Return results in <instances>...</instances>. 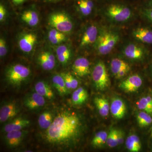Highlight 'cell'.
Listing matches in <instances>:
<instances>
[{"label": "cell", "mask_w": 152, "mask_h": 152, "mask_svg": "<svg viewBox=\"0 0 152 152\" xmlns=\"http://www.w3.org/2000/svg\"><path fill=\"white\" fill-rule=\"evenodd\" d=\"M142 80L138 75H132L123 81L119 86L120 88L126 93L134 92L140 88Z\"/></svg>", "instance_id": "cell-13"}, {"label": "cell", "mask_w": 152, "mask_h": 152, "mask_svg": "<svg viewBox=\"0 0 152 152\" xmlns=\"http://www.w3.org/2000/svg\"><path fill=\"white\" fill-rule=\"evenodd\" d=\"M52 83L53 86L61 96H64L69 93L66 87L64 78L61 74H56L52 77Z\"/></svg>", "instance_id": "cell-24"}, {"label": "cell", "mask_w": 152, "mask_h": 152, "mask_svg": "<svg viewBox=\"0 0 152 152\" xmlns=\"http://www.w3.org/2000/svg\"><path fill=\"white\" fill-rule=\"evenodd\" d=\"M72 70L79 77H83L88 75L90 72L88 60L85 57H79L74 62Z\"/></svg>", "instance_id": "cell-19"}, {"label": "cell", "mask_w": 152, "mask_h": 152, "mask_svg": "<svg viewBox=\"0 0 152 152\" xmlns=\"http://www.w3.org/2000/svg\"><path fill=\"white\" fill-rule=\"evenodd\" d=\"M48 22L51 27L66 34H71L74 28L72 19L65 11L59 10L50 13Z\"/></svg>", "instance_id": "cell-4"}, {"label": "cell", "mask_w": 152, "mask_h": 152, "mask_svg": "<svg viewBox=\"0 0 152 152\" xmlns=\"http://www.w3.org/2000/svg\"><path fill=\"white\" fill-rule=\"evenodd\" d=\"M99 34V30L96 25L92 24L88 26L82 35L80 48L83 49L95 45Z\"/></svg>", "instance_id": "cell-10"}, {"label": "cell", "mask_w": 152, "mask_h": 152, "mask_svg": "<svg viewBox=\"0 0 152 152\" xmlns=\"http://www.w3.org/2000/svg\"><path fill=\"white\" fill-rule=\"evenodd\" d=\"M110 110L115 118L121 119L124 116L126 111V104L119 98H114L112 99Z\"/></svg>", "instance_id": "cell-20"}, {"label": "cell", "mask_w": 152, "mask_h": 152, "mask_svg": "<svg viewBox=\"0 0 152 152\" xmlns=\"http://www.w3.org/2000/svg\"><path fill=\"white\" fill-rule=\"evenodd\" d=\"M104 12L109 20L115 23L128 21L133 15V11L131 7L122 2L106 3L104 7Z\"/></svg>", "instance_id": "cell-3"}, {"label": "cell", "mask_w": 152, "mask_h": 152, "mask_svg": "<svg viewBox=\"0 0 152 152\" xmlns=\"http://www.w3.org/2000/svg\"><path fill=\"white\" fill-rule=\"evenodd\" d=\"M7 2L6 0H1L0 3V22L4 23L6 20L8 12Z\"/></svg>", "instance_id": "cell-35"}, {"label": "cell", "mask_w": 152, "mask_h": 152, "mask_svg": "<svg viewBox=\"0 0 152 152\" xmlns=\"http://www.w3.org/2000/svg\"><path fill=\"white\" fill-rule=\"evenodd\" d=\"M37 41V35L32 31L22 32L19 34L17 39L19 49L26 54H30L34 51Z\"/></svg>", "instance_id": "cell-7"}, {"label": "cell", "mask_w": 152, "mask_h": 152, "mask_svg": "<svg viewBox=\"0 0 152 152\" xmlns=\"http://www.w3.org/2000/svg\"><path fill=\"white\" fill-rule=\"evenodd\" d=\"M55 116L51 111H46L40 115L38 118V124L41 129L47 130L53 121Z\"/></svg>", "instance_id": "cell-28"}, {"label": "cell", "mask_w": 152, "mask_h": 152, "mask_svg": "<svg viewBox=\"0 0 152 152\" xmlns=\"http://www.w3.org/2000/svg\"><path fill=\"white\" fill-rule=\"evenodd\" d=\"M132 36L137 40L144 43L152 44V31L145 28H139L134 30Z\"/></svg>", "instance_id": "cell-23"}, {"label": "cell", "mask_w": 152, "mask_h": 152, "mask_svg": "<svg viewBox=\"0 0 152 152\" xmlns=\"http://www.w3.org/2000/svg\"><path fill=\"white\" fill-rule=\"evenodd\" d=\"M126 147L129 151L138 152L141 149V143L140 138L135 134H131L126 140Z\"/></svg>", "instance_id": "cell-29"}, {"label": "cell", "mask_w": 152, "mask_h": 152, "mask_svg": "<svg viewBox=\"0 0 152 152\" xmlns=\"http://www.w3.org/2000/svg\"><path fill=\"white\" fill-rule=\"evenodd\" d=\"M88 94L86 90L82 87L76 89L72 96V102L75 105H80L84 103L88 99Z\"/></svg>", "instance_id": "cell-26"}, {"label": "cell", "mask_w": 152, "mask_h": 152, "mask_svg": "<svg viewBox=\"0 0 152 152\" xmlns=\"http://www.w3.org/2000/svg\"><path fill=\"white\" fill-rule=\"evenodd\" d=\"M42 4H53L63 2L64 1H68L69 0H38Z\"/></svg>", "instance_id": "cell-37"}, {"label": "cell", "mask_w": 152, "mask_h": 152, "mask_svg": "<svg viewBox=\"0 0 152 152\" xmlns=\"http://www.w3.org/2000/svg\"><path fill=\"white\" fill-rule=\"evenodd\" d=\"M94 103L101 116L105 117L108 115L110 106L107 99L101 97H96L94 99Z\"/></svg>", "instance_id": "cell-25"}, {"label": "cell", "mask_w": 152, "mask_h": 152, "mask_svg": "<svg viewBox=\"0 0 152 152\" xmlns=\"http://www.w3.org/2000/svg\"><path fill=\"white\" fill-rule=\"evenodd\" d=\"M30 124L29 120L26 118L23 117L15 118L4 125L2 132L6 134L12 131L21 130L28 127Z\"/></svg>", "instance_id": "cell-16"}, {"label": "cell", "mask_w": 152, "mask_h": 152, "mask_svg": "<svg viewBox=\"0 0 152 152\" xmlns=\"http://www.w3.org/2000/svg\"><path fill=\"white\" fill-rule=\"evenodd\" d=\"M92 79L96 89L103 91L109 88L110 84V78L105 65L102 61H99L93 68Z\"/></svg>", "instance_id": "cell-6"}, {"label": "cell", "mask_w": 152, "mask_h": 152, "mask_svg": "<svg viewBox=\"0 0 152 152\" xmlns=\"http://www.w3.org/2000/svg\"><path fill=\"white\" fill-rule=\"evenodd\" d=\"M61 75L64 78L66 86L68 91L76 89L78 86V81L69 73H62Z\"/></svg>", "instance_id": "cell-31"}, {"label": "cell", "mask_w": 152, "mask_h": 152, "mask_svg": "<svg viewBox=\"0 0 152 152\" xmlns=\"http://www.w3.org/2000/svg\"><path fill=\"white\" fill-rule=\"evenodd\" d=\"M45 98L37 92L28 95L24 100L25 107L31 110H36L42 108L46 104Z\"/></svg>", "instance_id": "cell-14"}, {"label": "cell", "mask_w": 152, "mask_h": 152, "mask_svg": "<svg viewBox=\"0 0 152 152\" xmlns=\"http://www.w3.org/2000/svg\"><path fill=\"white\" fill-rule=\"evenodd\" d=\"M73 5L76 10L83 16L90 15L94 10L95 0H72Z\"/></svg>", "instance_id": "cell-15"}, {"label": "cell", "mask_w": 152, "mask_h": 152, "mask_svg": "<svg viewBox=\"0 0 152 152\" xmlns=\"http://www.w3.org/2000/svg\"><path fill=\"white\" fill-rule=\"evenodd\" d=\"M8 53V47L5 38L1 37L0 38V57L3 58Z\"/></svg>", "instance_id": "cell-36"}, {"label": "cell", "mask_w": 152, "mask_h": 152, "mask_svg": "<svg viewBox=\"0 0 152 152\" xmlns=\"http://www.w3.org/2000/svg\"><path fill=\"white\" fill-rule=\"evenodd\" d=\"M66 35L56 29L51 28L48 32V40L53 45L57 46L66 42L67 40Z\"/></svg>", "instance_id": "cell-22"}, {"label": "cell", "mask_w": 152, "mask_h": 152, "mask_svg": "<svg viewBox=\"0 0 152 152\" xmlns=\"http://www.w3.org/2000/svg\"><path fill=\"white\" fill-rule=\"evenodd\" d=\"M129 71V70H124L121 71L115 76V77L118 79L122 78L128 74Z\"/></svg>", "instance_id": "cell-41"}, {"label": "cell", "mask_w": 152, "mask_h": 152, "mask_svg": "<svg viewBox=\"0 0 152 152\" xmlns=\"http://www.w3.org/2000/svg\"><path fill=\"white\" fill-rule=\"evenodd\" d=\"M117 138H118V145H122L124 142V134L121 129H117Z\"/></svg>", "instance_id": "cell-38"}, {"label": "cell", "mask_w": 152, "mask_h": 152, "mask_svg": "<svg viewBox=\"0 0 152 152\" xmlns=\"http://www.w3.org/2000/svg\"><path fill=\"white\" fill-rule=\"evenodd\" d=\"M21 108L18 103L15 101L5 102L0 109L1 124L8 122L15 118L20 113Z\"/></svg>", "instance_id": "cell-8"}, {"label": "cell", "mask_w": 152, "mask_h": 152, "mask_svg": "<svg viewBox=\"0 0 152 152\" xmlns=\"http://www.w3.org/2000/svg\"><path fill=\"white\" fill-rule=\"evenodd\" d=\"M29 0H9L12 4L15 7H20Z\"/></svg>", "instance_id": "cell-39"}, {"label": "cell", "mask_w": 152, "mask_h": 152, "mask_svg": "<svg viewBox=\"0 0 152 152\" xmlns=\"http://www.w3.org/2000/svg\"><path fill=\"white\" fill-rule=\"evenodd\" d=\"M123 53L126 58L134 61L141 59L144 54L142 48L134 43L126 44L123 48Z\"/></svg>", "instance_id": "cell-18"}, {"label": "cell", "mask_w": 152, "mask_h": 152, "mask_svg": "<svg viewBox=\"0 0 152 152\" xmlns=\"http://www.w3.org/2000/svg\"><path fill=\"white\" fill-rule=\"evenodd\" d=\"M37 62L44 70H52L56 66V57L51 51L49 50H44L38 54L37 57Z\"/></svg>", "instance_id": "cell-12"}, {"label": "cell", "mask_w": 152, "mask_h": 152, "mask_svg": "<svg viewBox=\"0 0 152 152\" xmlns=\"http://www.w3.org/2000/svg\"><path fill=\"white\" fill-rule=\"evenodd\" d=\"M139 110L152 115V98L150 96L142 98L137 103Z\"/></svg>", "instance_id": "cell-30"}, {"label": "cell", "mask_w": 152, "mask_h": 152, "mask_svg": "<svg viewBox=\"0 0 152 152\" xmlns=\"http://www.w3.org/2000/svg\"><path fill=\"white\" fill-rule=\"evenodd\" d=\"M107 144L111 148H115L118 145L117 129H112L108 134Z\"/></svg>", "instance_id": "cell-34"}, {"label": "cell", "mask_w": 152, "mask_h": 152, "mask_svg": "<svg viewBox=\"0 0 152 152\" xmlns=\"http://www.w3.org/2000/svg\"><path fill=\"white\" fill-rule=\"evenodd\" d=\"M31 73V69L27 66L19 63L14 64L6 69L5 80L9 86L19 88L28 81Z\"/></svg>", "instance_id": "cell-2"}, {"label": "cell", "mask_w": 152, "mask_h": 152, "mask_svg": "<svg viewBox=\"0 0 152 152\" xmlns=\"http://www.w3.org/2000/svg\"><path fill=\"white\" fill-rule=\"evenodd\" d=\"M37 5L35 3L28 6L21 13L20 18L23 23L31 27H35L40 22V17Z\"/></svg>", "instance_id": "cell-9"}, {"label": "cell", "mask_w": 152, "mask_h": 152, "mask_svg": "<svg viewBox=\"0 0 152 152\" xmlns=\"http://www.w3.org/2000/svg\"><path fill=\"white\" fill-rule=\"evenodd\" d=\"M95 1H99V0H95Z\"/></svg>", "instance_id": "cell-43"}, {"label": "cell", "mask_w": 152, "mask_h": 152, "mask_svg": "<svg viewBox=\"0 0 152 152\" xmlns=\"http://www.w3.org/2000/svg\"><path fill=\"white\" fill-rule=\"evenodd\" d=\"M137 121L140 127H145L152 124V118L150 114L142 111L138 114Z\"/></svg>", "instance_id": "cell-33"}, {"label": "cell", "mask_w": 152, "mask_h": 152, "mask_svg": "<svg viewBox=\"0 0 152 152\" xmlns=\"http://www.w3.org/2000/svg\"><path fill=\"white\" fill-rule=\"evenodd\" d=\"M83 128L81 120L77 114L66 109L61 110L46 130L44 140L52 146L66 150L78 141Z\"/></svg>", "instance_id": "cell-1"}, {"label": "cell", "mask_w": 152, "mask_h": 152, "mask_svg": "<svg viewBox=\"0 0 152 152\" xmlns=\"http://www.w3.org/2000/svg\"><path fill=\"white\" fill-rule=\"evenodd\" d=\"M108 134L105 131H100L95 134L91 144L94 147H100L107 143Z\"/></svg>", "instance_id": "cell-32"}, {"label": "cell", "mask_w": 152, "mask_h": 152, "mask_svg": "<svg viewBox=\"0 0 152 152\" xmlns=\"http://www.w3.org/2000/svg\"><path fill=\"white\" fill-rule=\"evenodd\" d=\"M56 57L62 66L68 64L72 56L71 47L68 44L64 43L57 45L56 48Z\"/></svg>", "instance_id": "cell-17"}, {"label": "cell", "mask_w": 152, "mask_h": 152, "mask_svg": "<svg viewBox=\"0 0 152 152\" xmlns=\"http://www.w3.org/2000/svg\"><path fill=\"white\" fill-rule=\"evenodd\" d=\"M143 12L146 17L152 21V8L146 7L144 9Z\"/></svg>", "instance_id": "cell-40"}, {"label": "cell", "mask_w": 152, "mask_h": 152, "mask_svg": "<svg viewBox=\"0 0 152 152\" xmlns=\"http://www.w3.org/2000/svg\"><path fill=\"white\" fill-rule=\"evenodd\" d=\"M147 7L152 8V0H148L147 3Z\"/></svg>", "instance_id": "cell-42"}, {"label": "cell", "mask_w": 152, "mask_h": 152, "mask_svg": "<svg viewBox=\"0 0 152 152\" xmlns=\"http://www.w3.org/2000/svg\"><path fill=\"white\" fill-rule=\"evenodd\" d=\"M110 65L112 73L115 76L124 70H130V67L129 64L124 60L118 58L113 59L111 61Z\"/></svg>", "instance_id": "cell-27"}, {"label": "cell", "mask_w": 152, "mask_h": 152, "mask_svg": "<svg viewBox=\"0 0 152 152\" xmlns=\"http://www.w3.org/2000/svg\"><path fill=\"white\" fill-rule=\"evenodd\" d=\"M28 134V131L23 129L6 133L4 138V142L10 148H15L21 144Z\"/></svg>", "instance_id": "cell-11"}, {"label": "cell", "mask_w": 152, "mask_h": 152, "mask_svg": "<svg viewBox=\"0 0 152 152\" xmlns=\"http://www.w3.org/2000/svg\"><path fill=\"white\" fill-rule=\"evenodd\" d=\"M119 39V36L112 31L103 32L99 34L95 44L97 51L101 55H106L112 51Z\"/></svg>", "instance_id": "cell-5"}, {"label": "cell", "mask_w": 152, "mask_h": 152, "mask_svg": "<svg viewBox=\"0 0 152 152\" xmlns=\"http://www.w3.org/2000/svg\"><path fill=\"white\" fill-rule=\"evenodd\" d=\"M36 92L44 98L49 100H53L55 98L54 93L50 85L44 81L37 82L34 86Z\"/></svg>", "instance_id": "cell-21"}]
</instances>
